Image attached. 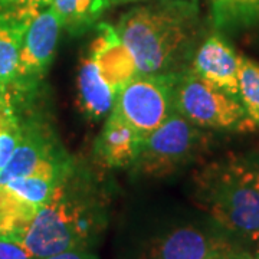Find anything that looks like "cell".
<instances>
[{
	"label": "cell",
	"mask_w": 259,
	"mask_h": 259,
	"mask_svg": "<svg viewBox=\"0 0 259 259\" xmlns=\"http://www.w3.org/2000/svg\"><path fill=\"white\" fill-rule=\"evenodd\" d=\"M66 156L58 148L52 136L36 124H22V139L8 164L0 170V185L29 176L39 167Z\"/></svg>",
	"instance_id": "obj_10"
},
{
	"label": "cell",
	"mask_w": 259,
	"mask_h": 259,
	"mask_svg": "<svg viewBox=\"0 0 259 259\" xmlns=\"http://www.w3.org/2000/svg\"><path fill=\"white\" fill-rule=\"evenodd\" d=\"M231 245L193 226L177 228L150 249L147 259H221L231 255Z\"/></svg>",
	"instance_id": "obj_9"
},
{
	"label": "cell",
	"mask_w": 259,
	"mask_h": 259,
	"mask_svg": "<svg viewBox=\"0 0 259 259\" xmlns=\"http://www.w3.org/2000/svg\"><path fill=\"white\" fill-rule=\"evenodd\" d=\"M51 5V0H0V10H39Z\"/></svg>",
	"instance_id": "obj_20"
},
{
	"label": "cell",
	"mask_w": 259,
	"mask_h": 259,
	"mask_svg": "<svg viewBox=\"0 0 259 259\" xmlns=\"http://www.w3.org/2000/svg\"><path fill=\"white\" fill-rule=\"evenodd\" d=\"M213 25L221 30H239L259 22V0H210Z\"/></svg>",
	"instance_id": "obj_16"
},
{
	"label": "cell",
	"mask_w": 259,
	"mask_h": 259,
	"mask_svg": "<svg viewBox=\"0 0 259 259\" xmlns=\"http://www.w3.org/2000/svg\"><path fill=\"white\" fill-rule=\"evenodd\" d=\"M199 25L197 0H158L128 10L115 30L139 74L177 75L193 55Z\"/></svg>",
	"instance_id": "obj_1"
},
{
	"label": "cell",
	"mask_w": 259,
	"mask_h": 259,
	"mask_svg": "<svg viewBox=\"0 0 259 259\" xmlns=\"http://www.w3.org/2000/svg\"><path fill=\"white\" fill-rule=\"evenodd\" d=\"M239 100L249 120L259 127V65L239 56Z\"/></svg>",
	"instance_id": "obj_17"
},
{
	"label": "cell",
	"mask_w": 259,
	"mask_h": 259,
	"mask_svg": "<svg viewBox=\"0 0 259 259\" xmlns=\"http://www.w3.org/2000/svg\"><path fill=\"white\" fill-rule=\"evenodd\" d=\"M0 259H36L20 243L0 239Z\"/></svg>",
	"instance_id": "obj_19"
},
{
	"label": "cell",
	"mask_w": 259,
	"mask_h": 259,
	"mask_svg": "<svg viewBox=\"0 0 259 259\" xmlns=\"http://www.w3.org/2000/svg\"><path fill=\"white\" fill-rule=\"evenodd\" d=\"M140 143L137 131L112 108L95 141L94 153L104 166L110 168L131 167L139 154Z\"/></svg>",
	"instance_id": "obj_12"
},
{
	"label": "cell",
	"mask_w": 259,
	"mask_h": 259,
	"mask_svg": "<svg viewBox=\"0 0 259 259\" xmlns=\"http://www.w3.org/2000/svg\"><path fill=\"white\" fill-rule=\"evenodd\" d=\"M61 29V20L51 5L29 19L22 37L18 74L12 87L15 93L26 94L40 82L55 56Z\"/></svg>",
	"instance_id": "obj_7"
},
{
	"label": "cell",
	"mask_w": 259,
	"mask_h": 259,
	"mask_svg": "<svg viewBox=\"0 0 259 259\" xmlns=\"http://www.w3.org/2000/svg\"><path fill=\"white\" fill-rule=\"evenodd\" d=\"M110 5L111 0H51L62 29L71 35H81L93 28Z\"/></svg>",
	"instance_id": "obj_15"
},
{
	"label": "cell",
	"mask_w": 259,
	"mask_h": 259,
	"mask_svg": "<svg viewBox=\"0 0 259 259\" xmlns=\"http://www.w3.org/2000/svg\"><path fill=\"white\" fill-rule=\"evenodd\" d=\"M78 91L82 110L93 120L107 118V115L112 111L117 93L104 78L91 54H88L79 68Z\"/></svg>",
	"instance_id": "obj_14"
},
{
	"label": "cell",
	"mask_w": 259,
	"mask_h": 259,
	"mask_svg": "<svg viewBox=\"0 0 259 259\" xmlns=\"http://www.w3.org/2000/svg\"><path fill=\"white\" fill-rule=\"evenodd\" d=\"M173 97L175 110L197 127L242 130L253 124L239 98L200 78L192 68L176 75Z\"/></svg>",
	"instance_id": "obj_4"
},
{
	"label": "cell",
	"mask_w": 259,
	"mask_h": 259,
	"mask_svg": "<svg viewBox=\"0 0 259 259\" xmlns=\"http://www.w3.org/2000/svg\"><path fill=\"white\" fill-rule=\"evenodd\" d=\"M125 2H139V0H111L112 3H125Z\"/></svg>",
	"instance_id": "obj_23"
},
{
	"label": "cell",
	"mask_w": 259,
	"mask_h": 259,
	"mask_svg": "<svg viewBox=\"0 0 259 259\" xmlns=\"http://www.w3.org/2000/svg\"><path fill=\"white\" fill-rule=\"evenodd\" d=\"M22 139V124L15 121L0 128V170L8 164Z\"/></svg>",
	"instance_id": "obj_18"
},
{
	"label": "cell",
	"mask_w": 259,
	"mask_h": 259,
	"mask_svg": "<svg viewBox=\"0 0 259 259\" xmlns=\"http://www.w3.org/2000/svg\"><path fill=\"white\" fill-rule=\"evenodd\" d=\"M44 259H98L94 253L88 252L87 249H71L61 252V253H55L51 255L48 258Z\"/></svg>",
	"instance_id": "obj_21"
},
{
	"label": "cell",
	"mask_w": 259,
	"mask_h": 259,
	"mask_svg": "<svg viewBox=\"0 0 259 259\" xmlns=\"http://www.w3.org/2000/svg\"><path fill=\"white\" fill-rule=\"evenodd\" d=\"M203 144L204 136L199 127L175 110L158 128L141 140L131 167L141 176H166L189 163Z\"/></svg>",
	"instance_id": "obj_5"
},
{
	"label": "cell",
	"mask_w": 259,
	"mask_h": 259,
	"mask_svg": "<svg viewBox=\"0 0 259 259\" xmlns=\"http://www.w3.org/2000/svg\"><path fill=\"white\" fill-rule=\"evenodd\" d=\"M68 177L56 187L52 199L37 210L19 241L36 259L65 250L85 249L91 238L95 226L93 213L69 193Z\"/></svg>",
	"instance_id": "obj_3"
},
{
	"label": "cell",
	"mask_w": 259,
	"mask_h": 259,
	"mask_svg": "<svg viewBox=\"0 0 259 259\" xmlns=\"http://www.w3.org/2000/svg\"><path fill=\"white\" fill-rule=\"evenodd\" d=\"M239 56L219 35L209 36L194 52L192 69L235 98H239Z\"/></svg>",
	"instance_id": "obj_8"
},
{
	"label": "cell",
	"mask_w": 259,
	"mask_h": 259,
	"mask_svg": "<svg viewBox=\"0 0 259 259\" xmlns=\"http://www.w3.org/2000/svg\"><path fill=\"white\" fill-rule=\"evenodd\" d=\"M90 54L95 58L104 78L117 94L136 75H139L128 49L121 42L115 28L108 23L98 25V33L91 45Z\"/></svg>",
	"instance_id": "obj_11"
},
{
	"label": "cell",
	"mask_w": 259,
	"mask_h": 259,
	"mask_svg": "<svg viewBox=\"0 0 259 259\" xmlns=\"http://www.w3.org/2000/svg\"><path fill=\"white\" fill-rule=\"evenodd\" d=\"M40 10V9H39ZM37 10H0V94H9L16 79L22 37Z\"/></svg>",
	"instance_id": "obj_13"
},
{
	"label": "cell",
	"mask_w": 259,
	"mask_h": 259,
	"mask_svg": "<svg viewBox=\"0 0 259 259\" xmlns=\"http://www.w3.org/2000/svg\"><path fill=\"white\" fill-rule=\"evenodd\" d=\"M176 75L139 74L117 94L114 110L143 140L175 111Z\"/></svg>",
	"instance_id": "obj_6"
},
{
	"label": "cell",
	"mask_w": 259,
	"mask_h": 259,
	"mask_svg": "<svg viewBox=\"0 0 259 259\" xmlns=\"http://www.w3.org/2000/svg\"><path fill=\"white\" fill-rule=\"evenodd\" d=\"M196 199L232 235L259 242V168L239 158L203 167L194 180Z\"/></svg>",
	"instance_id": "obj_2"
},
{
	"label": "cell",
	"mask_w": 259,
	"mask_h": 259,
	"mask_svg": "<svg viewBox=\"0 0 259 259\" xmlns=\"http://www.w3.org/2000/svg\"><path fill=\"white\" fill-rule=\"evenodd\" d=\"M238 259H259V253L258 255H250V253H246V252H239Z\"/></svg>",
	"instance_id": "obj_22"
}]
</instances>
